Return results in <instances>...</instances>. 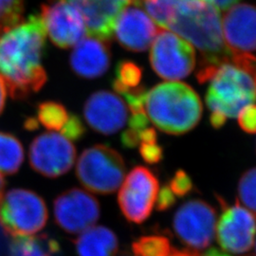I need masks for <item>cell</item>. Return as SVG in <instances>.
I'll list each match as a JSON object with an SVG mask.
<instances>
[{
    "label": "cell",
    "mask_w": 256,
    "mask_h": 256,
    "mask_svg": "<svg viewBox=\"0 0 256 256\" xmlns=\"http://www.w3.org/2000/svg\"><path fill=\"white\" fill-rule=\"evenodd\" d=\"M46 30L38 14L0 34V76L14 99L39 92L46 82L42 66Z\"/></svg>",
    "instance_id": "1"
},
{
    "label": "cell",
    "mask_w": 256,
    "mask_h": 256,
    "mask_svg": "<svg viewBox=\"0 0 256 256\" xmlns=\"http://www.w3.org/2000/svg\"><path fill=\"white\" fill-rule=\"evenodd\" d=\"M164 28L196 46L202 60L214 64L230 62L223 41L220 10L204 0H167Z\"/></svg>",
    "instance_id": "2"
},
{
    "label": "cell",
    "mask_w": 256,
    "mask_h": 256,
    "mask_svg": "<svg viewBox=\"0 0 256 256\" xmlns=\"http://www.w3.org/2000/svg\"><path fill=\"white\" fill-rule=\"evenodd\" d=\"M146 114L156 128L170 135H182L200 122L202 104L198 94L182 82L156 84L146 92Z\"/></svg>",
    "instance_id": "3"
},
{
    "label": "cell",
    "mask_w": 256,
    "mask_h": 256,
    "mask_svg": "<svg viewBox=\"0 0 256 256\" xmlns=\"http://www.w3.org/2000/svg\"><path fill=\"white\" fill-rule=\"evenodd\" d=\"M256 101V86L252 76L232 64H221L206 93L208 108L236 118L241 110Z\"/></svg>",
    "instance_id": "4"
},
{
    "label": "cell",
    "mask_w": 256,
    "mask_h": 256,
    "mask_svg": "<svg viewBox=\"0 0 256 256\" xmlns=\"http://www.w3.org/2000/svg\"><path fill=\"white\" fill-rule=\"evenodd\" d=\"M76 174L86 190L108 194L120 187L126 174V164L116 150L97 144L81 154L77 162Z\"/></svg>",
    "instance_id": "5"
},
{
    "label": "cell",
    "mask_w": 256,
    "mask_h": 256,
    "mask_svg": "<svg viewBox=\"0 0 256 256\" xmlns=\"http://www.w3.org/2000/svg\"><path fill=\"white\" fill-rule=\"evenodd\" d=\"M48 216L45 202L32 191L12 189L0 200V226L14 238L39 232Z\"/></svg>",
    "instance_id": "6"
},
{
    "label": "cell",
    "mask_w": 256,
    "mask_h": 256,
    "mask_svg": "<svg viewBox=\"0 0 256 256\" xmlns=\"http://www.w3.org/2000/svg\"><path fill=\"white\" fill-rule=\"evenodd\" d=\"M151 45L150 63L160 78L178 81L192 74L196 66V52L189 42L160 28Z\"/></svg>",
    "instance_id": "7"
},
{
    "label": "cell",
    "mask_w": 256,
    "mask_h": 256,
    "mask_svg": "<svg viewBox=\"0 0 256 256\" xmlns=\"http://www.w3.org/2000/svg\"><path fill=\"white\" fill-rule=\"evenodd\" d=\"M216 214L207 202L192 200L184 203L174 214L173 229L188 250L209 247L214 236Z\"/></svg>",
    "instance_id": "8"
},
{
    "label": "cell",
    "mask_w": 256,
    "mask_h": 256,
    "mask_svg": "<svg viewBox=\"0 0 256 256\" xmlns=\"http://www.w3.org/2000/svg\"><path fill=\"white\" fill-rule=\"evenodd\" d=\"M160 191L158 180L148 168L135 167L122 183L118 196L120 208L126 220L142 223L151 214Z\"/></svg>",
    "instance_id": "9"
},
{
    "label": "cell",
    "mask_w": 256,
    "mask_h": 256,
    "mask_svg": "<svg viewBox=\"0 0 256 256\" xmlns=\"http://www.w3.org/2000/svg\"><path fill=\"white\" fill-rule=\"evenodd\" d=\"M30 164L37 173L57 178L74 166L76 148L72 140L56 132H46L36 138L30 147Z\"/></svg>",
    "instance_id": "10"
},
{
    "label": "cell",
    "mask_w": 256,
    "mask_h": 256,
    "mask_svg": "<svg viewBox=\"0 0 256 256\" xmlns=\"http://www.w3.org/2000/svg\"><path fill=\"white\" fill-rule=\"evenodd\" d=\"M54 212L58 226L68 234H76L92 228L98 221L100 205L90 192L72 188L56 198Z\"/></svg>",
    "instance_id": "11"
},
{
    "label": "cell",
    "mask_w": 256,
    "mask_h": 256,
    "mask_svg": "<svg viewBox=\"0 0 256 256\" xmlns=\"http://www.w3.org/2000/svg\"><path fill=\"white\" fill-rule=\"evenodd\" d=\"M220 247L242 254L254 247L256 236V214L239 202L225 206L216 227Z\"/></svg>",
    "instance_id": "12"
},
{
    "label": "cell",
    "mask_w": 256,
    "mask_h": 256,
    "mask_svg": "<svg viewBox=\"0 0 256 256\" xmlns=\"http://www.w3.org/2000/svg\"><path fill=\"white\" fill-rule=\"evenodd\" d=\"M46 34L59 48H68L78 44L86 34V28L81 12L72 3L52 2L41 7L39 14Z\"/></svg>",
    "instance_id": "13"
},
{
    "label": "cell",
    "mask_w": 256,
    "mask_h": 256,
    "mask_svg": "<svg viewBox=\"0 0 256 256\" xmlns=\"http://www.w3.org/2000/svg\"><path fill=\"white\" fill-rule=\"evenodd\" d=\"M84 116L93 130L102 135H112L126 124L128 108L118 95L100 90L93 93L86 102Z\"/></svg>",
    "instance_id": "14"
},
{
    "label": "cell",
    "mask_w": 256,
    "mask_h": 256,
    "mask_svg": "<svg viewBox=\"0 0 256 256\" xmlns=\"http://www.w3.org/2000/svg\"><path fill=\"white\" fill-rule=\"evenodd\" d=\"M158 30L155 23L138 7H126L115 20L113 36L126 50L146 52L151 46Z\"/></svg>",
    "instance_id": "15"
},
{
    "label": "cell",
    "mask_w": 256,
    "mask_h": 256,
    "mask_svg": "<svg viewBox=\"0 0 256 256\" xmlns=\"http://www.w3.org/2000/svg\"><path fill=\"white\" fill-rule=\"evenodd\" d=\"M225 45L230 54L256 50V6L239 4L223 16Z\"/></svg>",
    "instance_id": "16"
},
{
    "label": "cell",
    "mask_w": 256,
    "mask_h": 256,
    "mask_svg": "<svg viewBox=\"0 0 256 256\" xmlns=\"http://www.w3.org/2000/svg\"><path fill=\"white\" fill-rule=\"evenodd\" d=\"M132 0H78L72 3L82 14L88 36L110 42L115 20Z\"/></svg>",
    "instance_id": "17"
},
{
    "label": "cell",
    "mask_w": 256,
    "mask_h": 256,
    "mask_svg": "<svg viewBox=\"0 0 256 256\" xmlns=\"http://www.w3.org/2000/svg\"><path fill=\"white\" fill-rule=\"evenodd\" d=\"M110 60V42L88 36L74 46L70 61L77 75L86 79H94L108 72Z\"/></svg>",
    "instance_id": "18"
},
{
    "label": "cell",
    "mask_w": 256,
    "mask_h": 256,
    "mask_svg": "<svg viewBox=\"0 0 256 256\" xmlns=\"http://www.w3.org/2000/svg\"><path fill=\"white\" fill-rule=\"evenodd\" d=\"M118 247L119 242L115 234L104 226L92 227L75 240L79 256H116Z\"/></svg>",
    "instance_id": "19"
},
{
    "label": "cell",
    "mask_w": 256,
    "mask_h": 256,
    "mask_svg": "<svg viewBox=\"0 0 256 256\" xmlns=\"http://www.w3.org/2000/svg\"><path fill=\"white\" fill-rule=\"evenodd\" d=\"M58 242L46 234L14 238L10 246V256H56Z\"/></svg>",
    "instance_id": "20"
},
{
    "label": "cell",
    "mask_w": 256,
    "mask_h": 256,
    "mask_svg": "<svg viewBox=\"0 0 256 256\" xmlns=\"http://www.w3.org/2000/svg\"><path fill=\"white\" fill-rule=\"evenodd\" d=\"M24 160V149L14 135L0 132V174H16Z\"/></svg>",
    "instance_id": "21"
},
{
    "label": "cell",
    "mask_w": 256,
    "mask_h": 256,
    "mask_svg": "<svg viewBox=\"0 0 256 256\" xmlns=\"http://www.w3.org/2000/svg\"><path fill=\"white\" fill-rule=\"evenodd\" d=\"M70 115L64 106L56 102H45L39 104L37 120L46 129L55 132L62 131Z\"/></svg>",
    "instance_id": "22"
},
{
    "label": "cell",
    "mask_w": 256,
    "mask_h": 256,
    "mask_svg": "<svg viewBox=\"0 0 256 256\" xmlns=\"http://www.w3.org/2000/svg\"><path fill=\"white\" fill-rule=\"evenodd\" d=\"M132 247L136 256H178V252L169 239L162 236H142Z\"/></svg>",
    "instance_id": "23"
},
{
    "label": "cell",
    "mask_w": 256,
    "mask_h": 256,
    "mask_svg": "<svg viewBox=\"0 0 256 256\" xmlns=\"http://www.w3.org/2000/svg\"><path fill=\"white\" fill-rule=\"evenodd\" d=\"M142 78V70L131 61H120L116 68V79L112 86L120 95L131 88H136Z\"/></svg>",
    "instance_id": "24"
},
{
    "label": "cell",
    "mask_w": 256,
    "mask_h": 256,
    "mask_svg": "<svg viewBox=\"0 0 256 256\" xmlns=\"http://www.w3.org/2000/svg\"><path fill=\"white\" fill-rule=\"evenodd\" d=\"M238 196L243 206L256 214V167L242 174L238 184Z\"/></svg>",
    "instance_id": "25"
},
{
    "label": "cell",
    "mask_w": 256,
    "mask_h": 256,
    "mask_svg": "<svg viewBox=\"0 0 256 256\" xmlns=\"http://www.w3.org/2000/svg\"><path fill=\"white\" fill-rule=\"evenodd\" d=\"M168 186L176 198L184 196L192 191V180L186 172L178 170L172 178Z\"/></svg>",
    "instance_id": "26"
},
{
    "label": "cell",
    "mask_w": 256,
    "mask_h": 256,
    "mask_svg": "<svg viewBox=\"0 0 256 256\" xmlns=\"http://www.w3.org/2000/svg\"><path fill=\"white\" fill-rule=\"evenodd\" d=\"M230 62L234 66L243 70L248 75L256 74V56L248 52H234L230 54Z\"/></svg>",
    "instance_id": "27"
},
{
    "label": "cell",
    "mask_w": 256,
    "mask_h": 256,
    "mask_svg": "<svg viewBox=\"0 0 256 256\" xmlns=\"http://www.w3.org/2000/svg\"><path fill=\"white\" fill-rule=\"evenodd\" d=\"M238 124L240 128L248 134L256 133V106L250 104L238 114Z\"/></svg>",
    "instance_id": "28"
},
{
    "label": "cell",
    "mask_w": 256,
    "mask_h": 256,
    "mask_svg": "<svg viewBox=\"0 0 256 256\" xmlns=\"http://www.w3.org/2000/svg\"><path fill=\"white\" fill-rule=\"evenodd\" d=\"M84 132L86 128L84 126L81 119L74 114H70V117L66 124L61 131V135L68 138L70 140H77L84 135Z\"/></svg>",
    "instance_id": "29"
},
{
    "label": "cell",
    "mask_w": 256,
    "mask_h": 256,
    "mask_svg": "<svg viewBox=\"0 0 256 256\" xmlns=\"http://www.w3.org/2000/svg\"><path fill=\"white\" fill-rule=\"evenodd\" d=\"M140 154L146 162L149 164H155L162 158L164 151L158 142H140Z\"/></svg>",
    "instance_id": "30"
},
{
    "label": "cell",
    "mask_w": 256,
    "mask_h": 256,
    "mask_svg": "<svg viewBox=\"0 0 256 256\" xmlns=\"http://www.w3.org/2000/svg\"><path fill=\"white\" fill-rule=\"evenodd\" d=\"M0 6L12 18L22 21L24 0H0Z\"/></svg>",
    "instance_id": "31"
},
{
    "label": "cell",
    "mask_w": 256,
    "mask_h": 256,
    "mask_svg": "<svg viewBox=\"0 0 256 256\" xmlns=\"http://www.w3.org/2000/svg\"><path fill=\"white\" fill-rule=\"evenodd\" d=\"M176 196L171 191L170 187L166 185L162 188L160 191H158L156 196V208L158 210H165L169 209L171 206L176 203Z\"/></svg>",
    "instance_id": "32"
},
{
    "label": "cell",
    "mask_w": 256,
    "mask_h": 256,
    "mask_svg": "<svg viewBox=\"0 0 256 256\" xmlns=\"http://www.w3.org/2000/svg\"><path fill=\"white\" fill-rule=\"evenodd\" d=\"M129 128L138 133H140L142 130L148 128L149 126V119L146 113H136L132 114L131 118L129 119Z\"/></svg>",
    "instance_id": "33"
},
{
    "label": "cell",
    "mask_w": 256,
    "mask_h": 256,
    "mask_svg": "<svg viewBox=\"0 0 256 256\" xmlns=\"http://www.w3.org/2000/svg\"><path fill=\"white\" fill-rule=\"evenodd\" d=\"M122 146L128 148H133L140 144V133L128 128L122 135Z\"/></svg>",
    "instance_id": "34"
},
{
    "label": "cell",
    "mask_w": 256,
    "mask_h": 256,
    "mask_svg": "<svg viewBox=\"0 0 256 256\" xmlns=\"http://www.w3.org/2000/svg\"><path fill=\"white\" fill-rule=\"evenodd\" d=\"M18 23L20 22L12 18V16H10L9 14L0 6V30H2V32L10 28L18 25Z\"/></svg>",
    "instance_id": "35"
},
{
    "label": "cell",
    "mask_w": 256,
    "mask_h": 256,
    "mask_svg": "<svg viewBox=\"0 0 256 256\" xmlns=\"http://www.w3.org/2000/svg\"><path fill=\"white\" fill-rule=\"evenodd\" d=\"M156 132L153 128H146L140 132V142H156Z\"/></svg>",
    "instance_id": "36"
},
{
    "label": "cell",
    "mask_w": 256,
    "mask_h": 256,
    "mask_svg": "<svg viewBox=\"0 0 256 256\" xmlns=\"http://www.w3.org/2000/svg\"><path fill=\"white\" fill-rule=\"evenodd\" d=\"M216 9L226 10L236 4L240 0H204Z\"/></svg>",
    "instance_id": "37"
},
{
    "label": "cell",
    "mask_w": 256,
    "mask_h": 256,
    "mask_svg": "<svg viewBox=\"0 0 256 256\" xmlns=\"http://www.w3.org/2000/svg\"><path fill=\"white\" fill-rule=\"evenodd\" d=\"M226 120H227V117L224 114L220 112H212L210 122L212 128L216 129L222 128L226 124Z\"/></svg>",
    "instance_id": "38"
},
{
    "label": "cell",
    "mask_w": 256,
    "mask_h": 256,
    "mask_svg": "<svg viewBox=\"0 0 256 256\" xmlns=\"http://www.w3.org/2000/svg\"><path fill=\"white\" fill-rule=\"evenodd\" d=\"M7 88L3 78L0 76V114L5 108V102H6V97H7Z\"/></svg>",
    "instance_id": "39"
},
{
    "label": "cell",
    "mask_w": 256,
    "mask_h": 256,
    "mask_svg": "<svg viewBox=\"0 0 256 256\" xmlns=\"http://www.w3.org/2000/svg\"><path fill=\"white\" fill-rule=\"evenodd\" d=\"M38 128V120L34 118L28 119L26 122V128L27 129H34V128Z\"/></svg>",
    "instance_id": "40"
},
{
    "label": "cell",
    "mask_w": 256,
    "mask_h": 256,
    "mask_svg": "<svg viewBox=\"0 0 256 256\" xmlns=\"http://www.w3.org/2000/svg\"><path fill=\"white\" fill-rule=\"evenodd\" d=\"M5 185H6L5 180L3 178L2 174H0V200L3 198V192H4V190H5Z\"/></svg>",
    "instance_id": "41"
},
{
    "label": "cell",
    "mask_w": 256,
    "mask_h": 256,
    "mask_svg": "<svg viewBox=\"0 0 256 256\" xmlns=\"http://www.w3.org/2000/svg\"><path fill=\"white\" fill-rule=\"evenodd\" d=\"M204 256H226V254H220V252L218 250H209L206 254Z\"/></svg>",
    "instance_id": "42"
},
{
    "label": "cell",
    "mask_w": 256,
    "mask_h": 256,
    "mask_svg": "<svg viewBox=\"0 0 256 256\" xmlns=\"http://www.w3.org/2000/svg\"><path fill=\"white\" fill-rule=\"evenodd\" d=\"M57 1H66V2H68V3H74V2L78 1V0H50V2H57Z\"/></svg>",
    "instance_id": "43"
},
{
    "label": "cell",
    "mask_w": 256,
    "mask_h": 256,
    "mask_svg": "<svg viewBox=\"0 0 256 256\" xmlns=\"http://www.w3.org/2000/svg\"><path fill=\"white\" fill-rule=\"evenodd\" d=\"M3 32H4V30H3ZM2 32V30H0V34H1V32Z\"/></svg>",
    "instance_id": "44"
},
{
    "label": "cell",
    "mask_w": 256,
    "mask_h": 256,
    "mask_svg": "<svg viewBox=\"0 0 256 256\" xmlns=\"http://www.w3.org/2000/svg\"></svg>",
    "instance_id": "45"
},
{
    "label": "cell",
    "mask_w": 256,
    "mask_h": 256,
    "mask_svg": "<svg viewBox=\"0 0 256 256\" xmlns=\"http://www.w3.org/2000/svg\"></svg>",
    "instance_id": "46"
}]
</instances>
